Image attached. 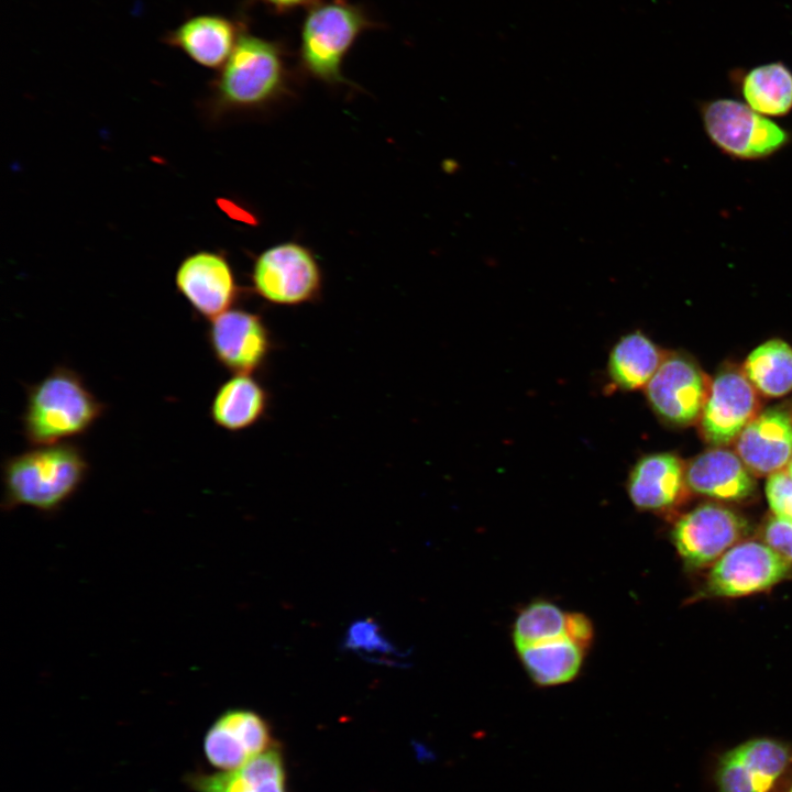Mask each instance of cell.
Masks as SVG:
<instances>
[{
	"label": "cell",
	"instance_id": "obj_1",
	"mask_svg": "<svg viewBox=\"0 0 792 792\" xmlns=\"http://www.w3.org/2000/svg\"><path fill=\"white\" fill-rule=\"evenodd\" d=\"M1 470L3 512L26 506L53 516L78 492L89 463L79 446L66 441L11 455Z\"/></svg>",
	"mask_w": 792,
	"mask_h": 792
},
{
	"label": "cell",
	"instance_id": "obj_2",
	"mask_svg": "<svg viewBox=\"0 0 792 792\" xmlns=\"http://www.w3.org/2000/svg\"><path fill=\"white\" fill-rule=\"evenodd\" d=\"M106 408L79 373L58 365L28 386L22 432L32 446L66 442L88 432Z\"/></svg>",
	"mask_w": 792,
	"mask_h": 792
},
{
	"label": "cell",
	"instance_id": "obj_3",
	"mask_svg": "<svg viewBox=\"0 0 792 792\" xmlns=\"http://www.w3.org/2000/svg\"><path fill=\"white\" fill-rule=\"evenodd\" d=\"M289 52L283 40L245 30L212 82V100L221 110L268 106L289 92Z\"/></svg>",
	"mask_w": 792,
	"mask_h": 792
},
{
	"label": "cell",
	"instance_id": "obj_4",
	"mask_svg": "<svg viewBox=\"0 0 792 792\" xmlns=\"http://www.w3.org/2000/svg\"><path fill=\"white\" fill-rule=\"evenodd\" d=\"M381 25L363 4L349 0H324L309 8L299 32L300 70L330 86H351L343 62L363 33Z\"/></svg>",
	"mask_w": 792,
	"mask_h": 792
},
{
	"label": "cell",
	"instance_id": "obj_5",
	"mask_svg": "<svg viewBox=\"0 0 792 792\" xmlns=\"http://www.w3.org/2000/svg\"><path fill=\"white\" fill-rule=\"evenodd\" d=\"M704 132L724 155L738 161L767 160L792 142V132L744 101L713 98L697 103Z\"/></svg>",
	"mask_w": 792,
	"mask_h": 792
},
{
	"label": "cell",
	"instance_id": "obj_6",
	"mask_svg": "<svg viewBox=\"0 0 792 792\" xmlns=\"http://www.w3.org/2000/svg\"><path fill=\"white\" fill-rule=\"evenodd\" d=\"M254 292L277 306L315 301L322 288V274L315 255L304 245L284 242L266 249L252 270Z\"/></svg>",
	"mask_w": 792,
	"mask_h": 792
},
{
	"label": "cell",
	"instance_id": "obj_7",
	"mask_svg": "<svg viewBox=\"0 0 792 792\" xmlns=\"http://www.w3.org/2000/svg\"><path fill=\"white\" fill-rule=\"evenodd\" d=\"M710 385V378L693 359L669 352L644 389L651 410L662 422L686 427L698 421Z\"/></svg>",
	"mask_w": 792,
	"mask_h": 792
},
{
	"label": "cell",
	"instance_id": "obj_8",
	"mask_svg": "<svg viewBox=\"0 0 792 792\" xmlns=\"http://www.w3.org/2000/svg\"><path fill=\"white\" fill-rule=\"evenodd\" d=\"M746 519L717 503H705L682 515L671 538L682 560L692 568L715 563L748 532Z\"/></svg>",
	"mask_w": 792,
	"mask_h": 792
},
{
	"label": "cell",
	"instance_id": "obj_9",
	"mask_svg": "<svg viewBox=\"0 0 792 792\" xmlns=\"http://www.w3.org/2000/svg\"><path fill=\"white\" fill-rule=\"evenodd\" d=\"M791 563L763 541L747 540L725 552L710 571L705 592L734 598L766 591L789 576Z\"/></svg>",
	"mask_w": 792,
	"mask_h": 792
},
{
	"label": "cell",
	"instance_id": "obj_10",
	"mask_svg": "<svg viewBox=\"0 0 792 792\" xmlns=\"http://www.w3.org/2000/svg\"><path fill=\"white\" fill-rule=\"evenodd\" d=\"M207 342L217 362L233 374L254 375L273 351V338L263 318L244 309H230L209 321Z\"/></svg>",
	"mask_w": 792,
	"mask_h": 792
},
{
	"label": "cell",
	"instance_id": "obj_11",
	"mask_svg": "<svg viewBox=\"0 0 792 792\" xmlns=\"http://www.w3.org/2000/svg\"><path fill=\"white\" fill-rule=\"evenodd\" d=\"M759 409L758 392L743 370L725 366L711 382L698 419L701 435L714 447L727 446L738 438Z\"/></svg>",
	"mask_w": 792,
	"mask_h": 792
},
{
	"label": "cell",
	"instance_id": "obj_12",
	"mask_svg": "<svg viewBox=\"0 0 792 792\" xmlns=\"http://www.w3.org/2000/svg\"><path fill=\"white\" fill-rule=\"evenodd\" d=\"M791 759V747L782 740H746L719 756L714 776L717 791L771 792Z\"/></svg>",
	"mask_w": 792,
	"mask_h": 792
},
{
	"label": "cell",
	"instance_id": "obj_13",
	"mask_svg": "<svg viewBox=\"0 0 792 792\" xmlns=\"http://www.w3.org/2000/svg\"><path fill=\"white\" fill-rule=\"evenodd\" d=\"M273 747L270 724L248 708L221 713L204 736L206 759L220 771L239 768Z\"/></svg>",
	"mask_w": 792,
	"mask_h": 792
},
{
	"label": "cell",
	"instance_id": "obj_14",
	"mask_svg": "<svg viewBox=\"0 0 792 792\" xmlns=\"http://www.w3.org/2000/svg\"><path fill=\"white\" fill-rule=\"evenodd\" d=\"M246 8L233 16L201 13L185 19L167 31L162 42L207 68L221 67L248 30Z\"/></svg>",
	"mask_w": 792,
	"mask_h": 792
},
{
	"label": "cell",
	"instance_id": "obj_15",
	"mask_svg": "<svg viewBox=\"0 0 792 792\" xmlns=\"http://www.w3.org/2000/svg\"><path fill=\"white\" fill-rule=\"evenodd\" d=\"M176 287L197 315L207 320L232 309L239 287L228 261L212 252L186 257L176 272Z\"/></svg>",
	"mask_w": 792,
	"mask_h": 792
},
{
	"label": "cell",
	"instance_id": "obj_16",
	"mask_svg": "<svg viewBox=\"0 0 792 792\" xmlns=\"http://www.w3.org/2000/svg\"><path fill=\"white\" fill-rule=\"evenodd\" d=\"M736 452L754 475L781 471L792 458V417L782 408L759 413L736 439Z\"/></svg>",
	"mask_w": 792,
	"mask_h": 792
},
{
	"label": "cell",
	"instance_id": "obj_17",
	"mask_svg": "<svg viewBox=\"0 0 792 792\" xmlns=\"http://www.w3.org/2000/svg\"><path fill=\"white\" fill-rule=\"evenodd\" d=\"M686 488L685 465L671 452L642 455L630 469L626 481V491L634 506L648 512L675 507L683 499Z\"/></svg>",
	"mask_w": 792,
	"mask_h": 792
},
{
	"label": "cell",
	"instance_id": "obj_18",
	"mask_svg": "<svg viewBox=\"0 0 792 792\" xmlns=\"http://www.w3.org/2000/svg\"><path fill=\"white\" fill-rule=\"evenodd\" d=\"M752 475L737 453L722 447L700 453L685 465L688 488L717 501L750 497L756 487Z\"/></svg>",
	"mask_w": 792,
	"mask_h": 792
},
{
	"label": "cell",
	"instance_id": "obj_19",
	"mask_svg": "<svg viewBox=\"0 0 792 792\" xmlns=\"http://www.w3.org/2000/svg\"><path fill=\"white\" fill-rule=\"evenodd\" d=\"M186 782L195 792H287L284 758L276 747L232 770L190 773Z\"/></svg>",
	"mask_w": 792,
	"mask_h": 792
},
{
	"label": "cell",
	"instance_id": "obj_20",
	"mask_svg": "<svg viewBox=\"0 0 792 792\" xmlns=\"http://www.w3.org/2000/svg\"><path fill=\"white\" fill-rule=\"evenodd\" d=\"M729 80L736 94L755 112L774 118L792 112V69L784 62L733 68Z\"/></svg>",
	"mask_w": 792,
	"mask_h": 792
},
{
	"label": "cell",
	"instance_id": "obj_21",
	"mask_svg": "<svg viewBox=\"0 0 792 792\" xmlns=\"http://www.w3.org/2000/svg\"><path fill=\"white\" fill-rule=\"evenodd\" d=\"M270 398L268 391L254 375L233 374L217 388L210 404V418L226 431H243L264 418Z\"/></svg>",
	"mask_w": 792,
	"mask_h": 792
},
{
	"label": "cell",
	"instance_id": "obj_22",
	"mask_svg": "<svg viewBox=\"0 0 792 792\" xmlns=\"http://www.w3.org/2000/svg\"><path fill=\"white\" fill-rule=\"evenodd\" d=\"M666 356L642 331L622 336L612 346L607 359V377L616 391L632 392L645 388Z\"/></svg>",
	"mask_w": 792,
	"mask_h": 792
},
{
	"label": "cell",
	"instance_id": "obj_23",
	"mask_svg": "<svg viewBox=\"0 0 792 792\" xmlns=\"http://www.w3.org/2000/svg\"><path fill=\"white\" fill-rule=\"evenodd\" d=\"M521 663L539 686H554L573 680L580 672L585 650L568 636L517 649Z\"/></svg>",
	"mask_w": 792,
	"mask_h": 792
},
{
	"label": "cell",
	"instance_id": "obj_24",
	"mask_svg": "<svg viewBox=\"0 0 792 792\" xmlns=\"http://www.w3.org/2000/svg\"><path fill=\"white\" fill-rule=\"evenodd\" d=\"M743 372L759 394L784 396L792 391V348L780 339L766 341L747 356Z\"/></svg>",
	"mask_w": 792,
	"mask_h": 792
},
{
	"label": "cell",
	"instance_id": "obj_25",
	"mask_svg": "<svg viewBox=\"0 0 792 792\" xmlns=\"http://www.w3.org/2000/svg\"><path fill=\"white\" fill-rule=\"evenodd\" d=\"M568 616L569 613L549 601L538 600L528 604L519 612L513 625L516 649L568 636Z\"/></svg>",
	"mask_w": 792,
	"mask_h": 792
},
{
	"label": "cell",
	"instance_id": "obj_26",
	"mask_svg": "<svg viewBox=\"0 0 792 792\" xmlns=\"http://www.w3.org/2000/svg\"><path fill=\"white\" fill-rule=\"evenodd\" d=\"M343 646L352 651L389 656L398 654L396 648L381 632L378 624L371 618L352 623L346 631Z\"/></svg>",
	"mask_w": 792,
	"mask_h": 792
},
{
	"label": "cell",
	"instance_id": "obj_27",
	"mask_svg": "<svg viewBox=\"0 0 792 792\" xmlns=\"http://www.w3.org/2000/svg\"><path fill=\"white\" fill-rule=\"evenodd\" d=\"M762 541L792 563V519L770 516L760 529Z\"/></svg>",
	"mask_w": 792,
	"mask_h": 792
},
{
	"label": "cell",
	"instance_id": "obj_28",
	"mask_svg": "<svg viewBox=\"0 0 792 792\" xmlns=\"http://www.w3.org/2000/svg\"><path fill=\"white\" fill-rule=\"evenodd\" d=\"M766 496L773 515L792 519V477L787 471L768 476Z\"/></svg>",
	"mask_w": 792,
	"mask_h": 792
},
{
	"label": "cell",
	"instance_id": "obj_29",
	"mask_svg": "<svg viewBox=\"0 0 792 792\" xmlns=\"http://www.w3.org/2000/svg\"><path fill=\"white\" fill-rule=\"evenodd\" d=\"M566 632L575 644L585 651L588 650L593 641L594 631L591 620L585 615L581 613H569Z\"/></svg>",
	"mask_w": 792,
	"mask_h": 792
},
{
	"label": "cell",
	"instance_id": "obj_30",
	"mask_svg": "<svg viewBox=\"0 0 792 792\" xmlns=\"http://www.w3.org/2000/svg\"><path fill=\"white\" fill-rule=\"evenodd\" d=\"M260 2L277 14L289 13L301 8H311L324 0H251Z\"/></svg>",
	"mask_w": 792,
	"mask_h": 792
},
{
	"label": "cell",
	"instance_id": "obj_31",
	"mask_svg": "<svg viewBox=\"0 0 792 792\" xmlns=\"http://www.w3.org/2000/svg\"><path fill=\"white\" fill-rule=\"evenodd\" d=\"M787 473L792 477V458L787 465Z\"/></svg>",
	"mask_w": 792,
	"mask_h": 792
},
{
	"label": "cell",
	"instance_id": "obj_32",
	"mask_svg": "<svg viewBox=\"0 0 792 792\" xmlns=\"http://www.w3.org/2000/svg\"><path fill=\"white\" fill-rule=\"evenodd\" d=\"M787 792H792V785L790 787V789Z\"/></svg>",
	"mask_w": 792,
	"mask_h": 792
}]
</instances>
